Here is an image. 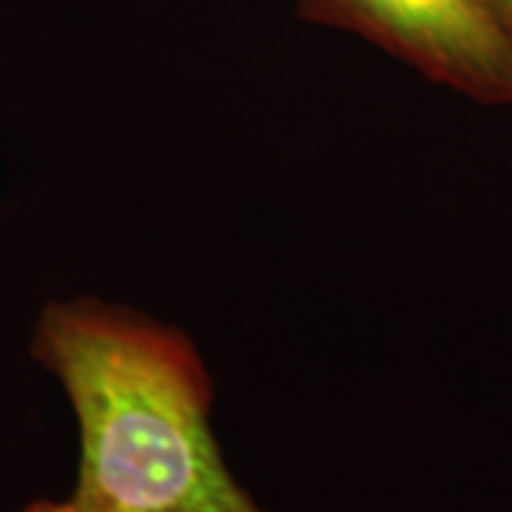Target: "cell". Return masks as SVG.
Here are the masks:
<instances>
[{"mask_svg": "<svg viewBox=\"0 0 512 512\" xmlns=\"http://www.w3.org/2000/svg\"><path fill=\"white\" fill-rule=\"evenodd\" d=\"M23 512H74L69 507V501H35L29 504Z\"/></svg>", "mask_w": 512, "mask_h": 512, "instance_id": "obj_3", "label": "cell"}, {"mask_svg": "<svg viewBox=\"0 0 512 512\" xmlns=\"http://www.w3.org/2000/svg\"><path fill=\"white\" fill-rule=\"evenodd\" d=\"M299 12L365 37L439 86L512 106V35L490 0H299Z\"/></svg>", "mask_w": 512, "mask_h": 512, "instance_id": "obj_2", "label": "cell"}, {"mask_svg": "<svg viewBox=\"0 0 512 512\" xmlns=\"http://www.w3.org/2000/svg\"><path fill=\"white\" fill-rule=\"evenodd\" d=\"M495 9V15L501 18V23L507 26V32L512 35V0H490Z\"/></svg>", "mask_w": 512, "mask_h": 512, "instance_id": "obj_4", "label": "cell"}, {"mask_svg": "<svg viewBox=\"0 0 512 512\" xmlns=\"http://www.w3.org/2000/svg\"><path fill=\"white\" fill-rule=\"evenodd\" d=\"M32 359L77 419L74 512H268L222 458L214 387L183 330L100 299L52 302Z\"/></svg>", "mask_w": 512, "mask_h": 512, "instance_id": "obj_1", "label": "cell"}]
</instances>
